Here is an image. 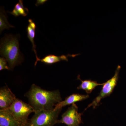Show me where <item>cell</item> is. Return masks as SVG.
<instances>
[{
	"label": "cell",
	"mask_w": 126,
	"mask_h": 126,
	"mask_svg": "<svg viewBox=\"0 0 126 126\" xmlns=\"http://www.w3.org/2000/svg\"><path fill=\"white\" fill-rule=\"evenodd\" d=\"M78 79L81 80V84L77 87L78 89H82L85 90L87 93L88 94L91 93L93 90L97 86H103L104 84L98 83L95 81H92L90 80H85L83 81L80 78L79 75L78 77Z\"/></svg>",
	"instance_id": "12"
},
{
	"label": "cell",
	"mask_w": 126,
	"mask_h": 126,
	"mask_svg": "<svg viewBox=\"0 0 126 126\" xmlns=\"http://www.w3.org/2000/svg\"><path fill=\"white\" fill-rule=\"evenodd\" d=\"M0 55L7 60L10 70L22 63L24 56L20 50L17 37L12 35H6L1 39Z\"/></svg>",
	"instance_id": "2"
},
{
	"label": "cell",
	"mask_w": 126,
	"mask_h": 126,
	"mask_svg": "<svg viewBox=\"0 0 126 126\" xmlns=\"http://www.w3.org/2000/svg\"><path fill=\"white\" fill-rule=\"evenodd\" d=\"M0 126H22L15 119L8 109L0 110Z\"/></svg>",
	"instance_id": "9"
},
{
	"label": "cell",
	"mask_w": 126,
	"mask_h": 126,
	"mask_svg": "<svg viewBox=\"0 0 126 126\" xmlns=\"http://www.w3.org/2000/svg\"><path fill=\"white\" fill-rule=\"evenodd\" d=\"M121 68V67L120 65L117 66L114 76L108 81L104 83L101 91L99 95L94 99L92 103L88 106L85 110L91 107H92L93 108H95L99 104L102 99L110 96L117 84Z\"/></svg>",
	"instance_id": "5"
},
{
	"label": "cell",
	"mask_w": 126,
	"mask_h": 126,
	"mask_svg": "<svg viewBox=\"0 0 126 126\" xmlns=\"http://www.w3.org/2000/svg\"><path fill=\"white\" fill-rule=\"evenodd\" d=\"M7 61L5 58L1 57L0 58V70H10L9 66L7 64Z\"/></svg>",
	"instance_id": "15"
},
{
	"label": "cell",
	"mask_w": 126,
	"mask_h": 126,
	"mask_svg": "<svg viewBox=\"0 0 126 126\" xmlns=\"http://www.w3.org/2000/svg\"><path fill=\"white\" fill-rule=\"evenodd\" d=\"M9 13L15 16H25L29 13V10L23 5V1L20 0L19 2L15 6L13 11Z\"/></svg>",
	"instance_id": "13"
},
{
	"label": "cell",
	"mask_w": 126,
	"mask_h": 126,
	"mask_svg": "<svg viewBox=\"0 0 126 126\" xmlns=\"http://www.w3.org/2000/svg\"><path fill=\"white\" fill-rule=\"evenodd\" d=\"M47 1L46 0H37L35 5L36 6H38L40 5L44 4Z\"/></svg>",
	"instance_id": "16"
},
{
	"label": "cell",
	"mask_w": 126,
	"mask_h": 126,
	"mask_svg": "<svg viewBox=\"0 0 126 126\" xmlns=\"http://www.w3.org/2000/svg\"><path fill=\"white\" fill-rule=\"evenodd\" d=\"M16 99L7 86L1 88L0 89V109L5 110L9 108Z\"/></svg>",
	"instance_id": "7"
},
{
	"label": "cell",
	"mask_w": 126,
	"mask_h": 126,
	"mask_svg": "<svg viewBox=\"0 0 126 126\" xmlns=\"http://www.w3.org/2000/svg\"><path fill=\"white\" fill-rule=\"evenodd\" d=\"M29 104L33 109L34 113L41 110H52L56 104L62 101L59 90L48 91L33 84L25 94Z\"/></svg>",
	"instance_id": "1"
},
{
	"label": "cell",
	"mask_w": 126,
	"mask_h": 126,
	"mask_svg": "<svg viewBox=\"0 0 126 126\" xmlns=\"http://www.w3.org/2000/svg\"><path fill=\"white\" fill-rule=\"evenodd\" d=\"M77 55L78 54L69 55H63L60 56H58L54 55L49 54L46 55L43 59H40L39 61L46 64H52L61 61H68V56L74 57Z\"/></svg>",
	"instance_id": "11"
},
{
	"label": "cell",
	"mask_w": 126,
	"mask_h": 126,
	"mask_svg": "<svg viewBox=\"0 0 126 126\" xmlns=\"http://www.w3.org/2000/svg\"><path fill=\"white\" fill-rule=\"evenodd\" d=\"M89 97L88 94H73L66 97L64 100L60 102L55 106V109H62L63 107L72 104L77 102L81 101Z\"/></svg>",
	"instance_id": "8"
},
{
	"label": "cell",
	"mask_w": 126,
	"mask_h": 126,
	"mask_svg": "<svg viewBox=\"0 0 126 126\" xmlns=\"http://www.w3.org/2000/svg\"><path fill=\"white\" fill-rule=\"evenodd\" d=\"M14 27L8 22L6 12L4 9L2 7H1L0 12V32L1 33L6 29L9 30L10 28Z\"/></svg>",
	"instance_id": "14"
},
{
	"label": "cell",
	"mask_w": 126,
	"mask_h": 126,
	"mask_svg": "<svg viewBox=\"0 0 126 126\" xmlns=\"http://www.w3.org/2000/svg\"><path fill=\"white\" fill-rule=\"evenodd\" d=\"M29 24L27 28V37L30 41L32 44V50L34 52L36 55V61L35 63V65H36L37 62L39 61L40 59L38 57L37 55V52L36 50V46L34 43L35 36V29H36V25L34 23L33 20L31 19L29 20Z\"/></svg>",
	"instance_id": "10"
},
{
	"label": "cell",
	"mask_w": 126,
	"mask_h": 126,
	"mask_svg": "<svg viewBox=\"0 0 126 126\" xmlns=\"http://www.w3.org/2000/svg\"><path fill=\"white\" fill-rule=\"evenodd\" d=\"M7 109L16 121L22 126H27L29 116L32 113L34 112L33 109L29 103L18 98Z\"/></svg>",
	"instance_id": "4"
},
{
	"label": "cell",
	"mask_w": 126,
	"mask_h": 126,
	"mask_svg": "<svg viewBox=\"0 0 126 126\" xmlns=\"http://www.w3.org/2000/svg\"><path fill=\"white\" fill-rule=\"evenodd\" d=\"M78 106L73 104L62 115L58 123H63L68 126H79L82 123L81 113L78 112Z\"/></svg>",
	"instance_id": "6"
},
{
	"label": "cell",
	"mask_w": 126,
	"mask_h": 126,
	"mask_svg": "<svg viewBox=\"0 0 126 126\" xmlns=\"http://www.w3.org/2000/svg\"><path fill=\"white\" fill-rule=\"evenodd\" d=\"M62 109L41 110L35 112L29 119L27 126H53L58 123V117Z\"/></svg>",
	"instance_id": "3"
}]
</instances>
